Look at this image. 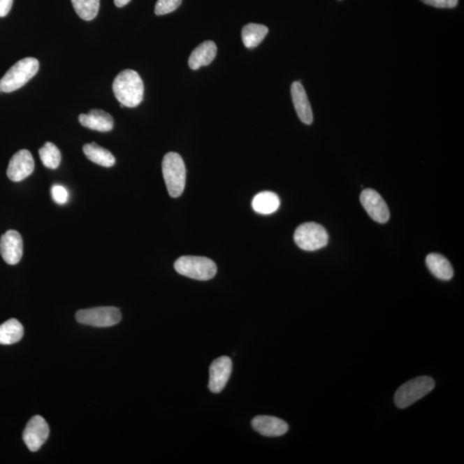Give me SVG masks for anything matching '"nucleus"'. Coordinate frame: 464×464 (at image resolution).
<instances>
[{
    "label": "nucleus",
    "mask_w": 464,
    "mask_h": 464,
    "mask_svg": "<svg viewBox=\"0 0 464 464\" xmlns=\"http://www.w3.org/2000/svg\"><path fill=\"white\" fill-rule=\"evenodd\" d=\"M426 265L434 276L443 280H450L454 271L447 258L440 254H430L426 259Z\"/></svg>",
    "instance_id": "obj_17"
},
{
    "label": "nucleus",
    "mask_w": 464,
    "mask_h": 464,
    "mask_svg": "<svg viewBox=\"0 0 464 464\" xmlns=\"http://www.w3.org/2000/svg\"><path fill=\"white\" fill-rule=\"evenodd\" d=\"M13 0H0V17H6L10 13Z\"/></svg>",
    "instance_id": "obj_27"
},
{
    "label": "nucleus",
    "mask_w": 464,
    "mask_h": 464,
    "mask_svg": "<svg viewBox=\"0 0 464 464\" xmlns=\"http://www.w3.org/2000/svg\"><path fill=\"white\" fill-rule=\"evenodd\" d=\"M182 0H158L155 6V14L158 16L173 13L181 6Z\"/></svg>",
    "instance_id": "obj_24"
},
{
    "label": "nucleus",
    "mask_w": 464,
    "mask_h": 464,
    "mask_svg": "<svg viewBox=\"0 0 464 464\" xmlns=\"http://www.w3.org/2000/svg\"><path fill=\"white\" fill-rule=\"evenodd\" d=\"M78 119L82 126L99 132H110L114 127L113 117L102 110H89L87 114H81Z\"/></svg>",
    "instance_id": "obj_15"
},
{
    "label": "nucleus",
    "mask_w": 464,
    "mask_h": 464,
    "mask_svg": "<svg viewBox=\"0 0 464 464\" xmlns=\"http://www.w3.org/2000/svg\"><path fill=\"white\" fill-rule=\"evenodd\" d=\"M294 241L299 248L307 252H314L328 245V234L321 224L305 223L299 226L295 231Z\"/></svg>",
    "instance_id": "obj_6"
},
{
    "label": "nucleus",
    "mask_w": 464,
    "mask_h": 464,
    "mask_svg": "<svg viewBox=\"0 0 464 464\" xmlns=\"http://www.w3.org/2000/svg\"><path fill=\"white\" fill-rule=\"evenodd\" d=\"M40 159L43 166L48 169L55 170L59 166L61 161V152L57 147L51 142H47L42 148L39 150Z\"/></svg>",
    "instance_id": "obj_23"
},
{
    "label": "nucleus",
    "mask_w": 464,
    "mask_h": 464,
    "mask_svg": "<svg viewBox=\"0 0 464 464\" xmlns=\"http://www.w3.org/2000/svg\"><path fill=\"white\" fill-rule=\"evenodd\" d=\"M83 151L86 158L100 166L110 168L115 166L114 155L108 150L100 147L94 142L85 145Z\"/></svg>",
    "instance_id": "obj_19"
},
{
    "label": "nucleus",
    "mask_w": 464,
    "mask_h": 464,
    "mask_svg": "<svg viewBox=\"0 0 464 464\" xmlns=\"http://www.w3.org/2000/svg\"><path fill=\"white\" fill-rule=\"evenodd\" d=\"M291 97L295 110L297 111L299 119L305 124L310 125L313 122V112L312 106L307 96L305 89L300 82H294L291 87Z\"/></svg>",
    "instance_id": "obj_14"
},
{
    "label": "nucleus",
    "mask_w": 464,
    "mask_h": 464,
    "mask_svg": "<svg viewBox=\"0 0 464 464\" xmlns=\"http://www.w3.org/2000/svg\"><path fill=\"white\" fill-rule=\"evenodd\" d=\"M50 435V426L44 418L36 415L29 420L22 434V439L32 452L39 451Z\"/></svg>",
    "instance_id": "obj_8"
},
{
    "label": "nucleus",
    "mask_w": 464,
    "mask_h": 464,
    "mask_svg": "<svg viewBox=\"0 0 464 464\" xmlns=\"http://www.w3.org/2000/svg\"><path fill=\"white\" fill-rule=\"evenodd\" d=\"M363 208L368 212L370 218L376 222L384 224L390 219V210L383 198L377 191L365 189L361 194Z\"/></svg>",
    "instance_id": "obj_9"
},
{
    "label": "nucleus",
    "mask_w": 464,
    "mask_h": 464,
    "mask_svg": "<svg viewBox=\"0 0 464 464\" xmlns=\"http://www.w3.org/2000/svg\"><path fill=\"white\" fill-rule=\"evenodd\" d=\"M52 198L59 205H65L69 200V193L65 187L56 184L51 189Z\"/></svg>",
    "instance_id": "obj_25"
},
{
    "label": "nucleus",
    "mask_w": 464,
    "mask_h": 464,
    "mask_svg": "<svg viewBox=\"0 0 464 464\" xmlns=\"http://www.w3.org/2000/svg\"><path fill=\"white\" fill-rule=\"evenodd\" d=\"M252 424L257 433L267 437L282 436L289 429V426L282 419L267 416V415H261V416L254 418Z\"/></svg>",
    "instance_id": "obj_13"
},
{
    "label": "nucleus",
    "mask_w": 464,
    "mask_h": 464,
    "mask_svg": "<svg viewBox=\"0 0 464 464\" xmlns=\"http://www.w3.org/2000/svg\"><path fill=\"white\" fill-rule=\"evenodd\" d=\"M78 323L88 326L106 328L114 326L122 320V313L115 307H96L81 310L76 314Z\"/></svg>",
    "instance_id": "obj_7"
},
{
    "label": "nucleus",
    "mask_w": 464,
    "mask_h": 464,
    "mask_svg": "<svg viewBox=\"0 0 464 464\" xmlns=\"http://www.w3.org/2000/svg\"><path fill=\"white\" fill-rule=\"evenodd\" d=\"M268 33L267 26L258 24H247L242 31V43L246 48H256L263 42Z\"/></svg>",
    "instance_id": "obj_21"
},
{
    "label": "nucleus",
    "mask_w": 464,
    "mask_h": 464,
    "mask_svg": "<svg viewBox=\"0 0 464 464\" xmlns=\"http://www.w3.org/2000/svg\"><path fill=\"white\" fill-rule=\"evenodd\" d=\"M162 171L168 193L173 198L182 196L186 184L184 161L177 152L167 153L163 159Z\"/></svg>",
    "instance_id": "obj_3"
},
{
    "label": "nucleus",
    "mask_w": 464,
    "mask_h": 464,
    "mask_svg": "<svg viewBox=\"0 0 464 464\" xmlns=\"http://www.w3.org/2000/svg\"><path fill=\"white\" fill-rule=\"evenodd\" d=\"M280 201L276 194L270 191H264L254 197L252 208L254 212L260 215H268L278 210Z\"/></svg>",
    "instance_id": "obj_18"
},
{
    "label": "nucleus",
    "mask_w": 464,
    "mask_h": 464,
    "mask_svg": "<svg viewBox=\"0 0 464 464\" xmlns=\"http://www.w3.org/2000/svg\"><path fill=\"white\" fill-rule=\"evenodd\" d=\"M78 16L85 21L94 20L99 13L100 0H72Z\"/></svg>",
    "instance_id": "obj_22"
},
{
    "label": "nucleus",
    "mask_w": 464,
    "mask_h": 464,
    "mask_svg": "<svg viewBox=\"0 0 464 464\" xmlns=\"http://www.w3.org/2000/svg\"><path fill=\"white\" fill-rule=\"evenodd\" d=\"M434 387L435 382L432 377L423 376L415 377L407 382L396 391L395 394V403L399 409H405L412 404L429 394Z\"/></svg>",
    "instance_id": "obj_5"
},
{
    "label": "nucleus",
    "mask_w": 464,
    "mask_h": 464,
    "mask_svg": "<svg viewBox=\"0 0 464 464\" xmlns=\"http://www.w3.org/2000/svg\"><path fill=\"white\" fill-rule=\"evenodd\" d=\"M113 92L122 108H136L143 101L144 83L136 71L124 70L115 78Z\"/></svg>",
    "instance_id": "obj_1"
},
{
    "label": "nucleus",
    "mask_w": 464,
    "mask_h": 464,
    "mask_svg": "<svg viewBox=\"0 0 464 464\" xmlns=\"http://www.w3.org/2000/svg\"><path fill=\"white\" fill-rule=\"evenodd\" d=\"M115 1V5L119 8H121V7L125 6L129 3L131 0H114Z\"/></svg>",
    "instance_id": "obj_28"
},
{
    "label": "nucleus",
    "mask_w": 464,
    "mask_h": 464,
    "mask_svg": "<svg viewBox=\"0 0 464 464\" xmlns=\"http://www.w3.org/2000/svg\"><path fill=\"white\" fill-rule=\"evenodd\" d=\"M24 242L20 232L14 230L6 231L0 239V254L3 261L9 265H16L22 259Z\"/></svg>",
    "instance_id": "obj_11"
},
{
    "label": "nucleus",
    "mask_w": 464,
    "mask_h": 464,
    "mask_svg": "<svg viewBox=\"0 0 464 464\" xmlns=\"http://www.w3.org/2000/svg\"><path fill=\"white\" fill-rule=\"evenodd\" d=\"M421 1L436 8H454L458 3V0H421Z\"/></svg>",
    "instance_id": "obj_26"
},
{
    "label": "nucleus",
    "mask_w": 464,
    "mask_h": 464,
    "mask_svg": "<svg viewBox=\"0 0 464 464\" xmlns=\"http://www.w3.org/2000/svg\"><path fill=\"white\" fill-rule=\"evenodd\" d=\"M216 44L212 41L202 43L192 52L189 59V66L192 70L210 65L217 55Z\"/></svg>",
    "instance_id": "obj_16"
},
{
    "label": "nucleus",
    "mask_w": 464,
    "mask_h": 464,
    "mask_svg": "<svg viewBox=\"0 0 464 464\" xmlns=\"http://www.w3.org/2000/svg\"><path fill=\"white\" fill-rule=\"evenodd\" d=\"M232 372V361L231 358L222 356L216 358L210 366V377H209L208 387L213 393H219L226 387Z\"/></svg>",
    "instance_id": "obj_12"
},
{
    "label": "nucleus",
    "mask_w": 464,
    "mask_h": 464,
    "mask_svg": "<svg viewBox=\"0 0 464 464\" xmlns=\"http://www.w3.org/2000/svg\"><path fill=\"white\" fill-rule=\"evenodd\" d=\"M24 327L20 321L10 319L0 325V344L2 345H13L20 342L24 336Z\"/></svg>",
    "instance_id": "obj_20"
},
{
    "label": "nucleus",
    "mask_w": 464,
    "mask_h": 464,
    "mask_svg": "<svg viewBox=\"0 0 464 464\" xmlns=\"http://www.w3.org/2000/svg\"><path fill=\"white\" fill-rule=\"evenodd\" d=\"M174 268L179 275L197 280H209L217 274L215 261L207 257L182 256L175 261Z\"/></svg>",
    "instance_id": "obj_4"
},
{
    "label": "nucleus",
    "mask_w": 464,
    "mask_h": 464,
    "mask_svg": "<svg viewBox=\"0 0 464 464\" xmlns=\"http://www.w3.org/2000/svg\"><path fill=\"white\" fill-rule=\"evenodd\" d=\"M35 169V161L28 150H20L10 160L7 177L10 181L18 182L29 177Z\"/></svg>",
    "instance_id": "obj_10"
},
{
    "label": "nucleus",
    "mask_w": 464,
    "mask_h": 464,
    "mask_svg": "<svg viewBox=\"0 0 464 464\" xmlns=\"http://www.w3.org/2000/svg\"><path fill=\"white\" fill-rule=\"evenodd\" d=\"M38 70L39 61L36 58L20 59L0 80V92L10 93L17 91L35 77Z\"/></svg>",
    "instance_id": "obj_2"
}]
</instances>
